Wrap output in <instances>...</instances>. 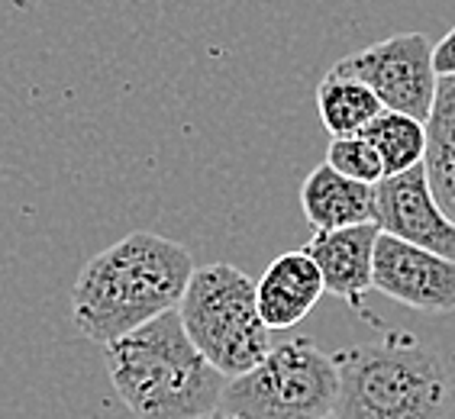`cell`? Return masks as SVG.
Returning <instances> with one entry per match:
<instances>
[{"mask_svg": "<svg viewBox=\"0 0 455 419\" xmlns=\"http://www.w3.org/2000/svg\"><path fill=\"white\" fill-rule=\"evenodd\" d=\"M381 236V229L375 223H362V226H346V229H326V233H314L310 242L304 245V252L314 258L320 268L323 288L333 297L346 300L359 316L371 320L365 310V294L375 290V242ZM375 323V320H371Z\"/></svg>", "mask_w": 455, "mask_h": 419, "instance_id": "9c48e42d", "label": "cell"}, {"mask_svg": "<svg viewBox=\"0 0 455 419\" xmlns=\"http://www.w3.org/2000/svg\"><path fill=\"white\" fill-rule=\"evenodd\" d=\"M194 271L181 242L146 229L130 233L81 268L71 288V320L84 339L110 345L178 310Z\"/></svg>", "mask_w": 455, "mask_h": 419, "instance_id": "6da1fadb", "label": "cell"}, {"mask_svg": "<svg viewBox=\"0 0 455 419\" xmlns=\"http://www.w3.org/2000/svg\"><path fill=\"white\" fill-rule=\"evenodd\" d=\"M123 407L140 419H197L220 410L227 377L188 339L178 310L104 345Z\"/></svg>", "mask_w": 455, "mask_h": 419, "instance_id": "7a4b0ae2", "label": "cell"}, {"mask_svg": "<svg viewBox=\"0 0 455 419\" xmlns=\"http://www.w3.org/2000/svg\"><path fill=\"white\" fill-rule=\"evenodd\" d=\"M178 316L188 339L227 381L252 371L272 352V329L259 316L255 281L236 265L217 262L194 271Z\"/></svg>", "mask_w": 455, "mask_h": 419, "instance_id": "277c9868", "label": "cell"}, {"mask_svg": "<svg viewBox=\"0 0 455 419\" xmlns=\"http://www.w3.org/2000/svg\"><path fill=\"white\" fill-rule=\"evenodd\" d=\"M362 136L371 142V149L381 158L385 178L420 168L423 158H427V123L413 120L407 114L381 110L375 120L368 123V130Z\"/></svg>", "mask_w": 455, "mask_h": 419, "instance_id": "5bb4252c", "label": "cell"}, {"mask_svg": "<svg viewBox=\"0 0 455 419\" xmlns=\"http://www.w3.org/2000/svg\"><path fill=\"white\" fill-rule=\"evenodd\" d=\"M336 365V419H443L449 375L439 352L413 332L342 349Z\"/></svg>", "mask_w": 455, "mask_h": 419, "instance_id": "3957f363", "label": "cell"}, {"mask_svg": "<svg viewBox=\"0 0 455 419\" xmlns=\"http://www.w3.org/2000/svg\"><path fill=\"white\" fill-rule=\"evenodd\" d=\"M443 419H446V416H443Z\"/></svg>", "mask_w": 455, "mask_h": 419, "instance_id": "d6986e66", "label": "cell"}, {"mask_svg": "<svg viewBox=\"0 0 455 419\" xmlns=\"http://www.w3.org/2000/svg\"><path fill=\"white\" fill-rule=\"evenodd\" d=\"M375 290L420 313H455V262L381 233L375 242Z\"/></svg>", "mask_w": 455, "mask_h": 419, "instance_id": "52a82bcc", "label": "cell"}, {"mask_svg": "<svg viewBox=\"0 0 455 419\" xmlns=\"http://www.w3.org/2000/svg\"><path fill=\"white\" fill-rule=\"evenodd\" d=\"M339 78L362 81L378 104L413 120H429L433 97H436V68H433V45L423 33H397L362 52H352L333 65Z\"/></svg>", "mask_w": 455, "mask_h": 419, "instance_id": "8992f818", "label": "cell"}, {"mask_svg": "<svg viewBox=\"0 0 455 419\" xmlns=\"http://www.w3.org/2000/svg\"><path fill=\"white\" fill-rule=\"evenodd\" d=\"M433 68H436L439 78H452L455 75V27L433 45Z\"/></svg>", "mask_w": 455, "mask_h": 419, "instance_id": "2e32d148", "label": "cell"}, {"mask_svg": "<svg viewBox=\"0 0 455 419\" xmlns=\"http://www.w3.org/2000/svg\"><path fill=\"white\" fill-rule=\"evenodd\" d=\"M320 419H336V416H333V413H330V416H320Z\"/></svg>", "mask_w": 455, "mask_h": 419, "instance_id": "ac0fdd59", "label": "cell"}, {"mask_svg": "<svg viewBox=\"0 0 455 419\" xmlns=\"http://www.w3.org/2000/svg\"><path fill=\"white\" fill-rule=\"evenodd\" d=\"M316 110H320L323 130L333 139H342V136H362L368 123L385 107L378 104V97L362 81L339 78L333 71H326V78L316 88Z\"/></svg>", "mask_w": 455, "mask_h": 419, "instance_id": "4fadbf2b", "label": "cell"}, {"mask_svg": "<svg viewBox=\"0 0 455 419\" xmlns=\"http://www.w3.org/2000/svg\"><path fill=\"white\" fill-rule=\"evenodd\" d=\"M375 226L385 236L455 262V223L443 213L429 191L423 165L375 184Z\"/></svg>", "mask_w": 455, "mask_h": 419, "instance_id": "ba28073f", "label": "cell"}, {"mask_svg": "<svg viewBox=\"0 0 455 419\" xmlns=\"http://www.w3.org/2000/svg\"><path fill=\"white\" fill-rule=\"evenodd\" d=\"M326 165L336 168L339 175L352 178V181L371 184L375 187L381 178H385V168H381V158L371 149V142L365 136H342V139L330 142V152H326Z\"/></svg>", "mask_w": 455, "mask_h": 419, "instance_id": "9a60e30c", "label": "cell"}, {"mask_svg": "<svg viewBox=\"0 0 455 419\" xmlns=\"http://www.w3.org/2000/svg\"><path fill=\"white\" fill-rule=\"evenodd\" d=\"M323 278L304 249L278 255L255 284L259 316L268 329H294L323 297Z\"/></svg>", "mask_w": 455, "mask_h": 419, "instance_id": "30bf717a", "label": "cell"}, {"mask_svg": "<svg viewBox=\"0 0 455 419\" xmlns=\"http://www.w3.org/2000/svg\"><path fill=\"white\" fill-rule=\"evenodd\" d=\"M423 171L436 203L455 223V75L436 81V97L427 120Z\"/></svg>", "mask_w": 455, "mask_h": 419, "instance_id": "7c38bea8", "label": "cell"}, {"mask_svg": "<svg viewBox=\"0 0 455 419\" xmlns=\"http://www.w3.org/2000/svg\"><path fill=\"white\" fill-rule=\"evenodd\" d=\"M336 365L310 336L272 345L252 371L227 381L220 410L239 419H320L336 407Z\"/></svg>", "mask_w": 455, "mask_h": 419, "instance_id": "5b68a950", "label": "cell"}, {"mask_svg": "<svg viewBox=\"0 0 455 419\" xmlns=\"http://www.w3.org/2000/svg\"><path fill=\"white\" fill-rule=\"evenodd\" d=\"M300 210L316 233L375 223V187L352 181L323 162L300 184Z\"/></svg>", "mask_w": 455, "mask_h": 419, "instance_id": "8fae6325", "label": "cell"}, {"mask_svg": "<svg viewBox=\"0 0 455 419\" xmlns=\"http://www.w3.org/2000/svg\"><path fill=\"white\" fill-rule=\"evenodd\" d=\"M197 419H239V416H229L227 410H213V413H207V416H197Z\"/></svg>", "mask_w": 455, "mask_h": 419, "instance_id": "e0dca14e", "label": "cell"}]
</instances>
